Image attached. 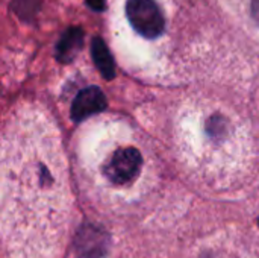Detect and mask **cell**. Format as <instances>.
Segmentation results:
<instances>
[{
    "instance_id": "cell-2",
    "label": "cell",
    "mask_w": 259,
    "mask_h": 258,
    "mask_svg": "<svg viewBox=\"0 0 259 258\" xmlns=\"http://www.w3.org/2000/svg\"><path fill=\"white\" fill-rule=\"evenodd\" d=\"M143 157L135 148H120L117 149L105 167L106 178L117 186H124L132 182L141 172Z\"/></svg>"
},
{
    "instance_id": "cell-3",
    "label": "cell",
    "mask_w": 259,
    "mask_h": 258,
    "mask_svg": "<svg viewBox=\"0 0 259 258\" xmlns=\"http://www.w3.org/2000/svg\"><path fill=\"white\" fill-rule=\"evenodd\" d=\"M108 102L103 91L97 87H88L79 91L71 103V119L74 122H82L94 114L105 111Z\"/></svg>"
},
{
    "instance_id": "cell-7",
    "label": "cell",
    "mask_w": 259,
    "mask_h": 258,
    "mask_svg": "<svg viewBox=\"0 0 259 258\" xmlns=\"http://www.w3.org/2000/svg\"><path fill=\"white\" fill-rule=\"evenodd\" d=\"M87 5L93 9V11H105L106 8V0H87Z\"/></svg>"
},
{
    "instance_id": "cell-4",
    "label": "cell",
    "mask_w": 259,
    "mask_h": 258,
    "mask_svg": "<svg viewBox=\"0 0 259 258\" xmlns=\"http://www.w3.org/2000/svg\"><path fill=\"white\" fill-rule=\"evenodd\" d=\"M83 47V30L80 27H68L56 44V59L68 64L76 59Z\"/></svg>"
},
{
    "instance_id": "cell-6",
    "label": "cell",
    "mask_w": 259,
    "mask_h": 258,
    "mask_svg": "<svg viewBox=\"0 0 259 258\" xmlns=\"http://www.w3.org/2000/svg\"><path fill=\"white\" fill-rule=\"evenodd\" d=\"M79 249L85 257L99 258V254H105V237L96 228H83L79 234Z\"/></svg>"
},
{
    "instance_id": "cell-8",
    "label": "cell",
    "mask_w": 259,
    "mask_h": 258,
    "mask_svg": "<svg viewBox=\"0 0 259 258\" xmlns=\"http://www.w3.org/2000/svg\"><path fill=\"white\" fill-rule=\"evenodd\" d=\"M258 224H259V220H258Z\"/></svg>"
},
{
    "instance_id": "cell-1",
    "label": "cell",
    "mask_w": 259,
    "mask_h": 258,
    "mask_svg": "<svg viewBox=\"0 0 259 258\" xmlns=\"http://www.w3.org/2000/svg\"><path fill=\"white\" fill-rule=\"evenodd\" d=\"M126 15L131 26L144 38H158L165 27L161 8L155 0H127Z\"/></svg>"
},
{
    "instance_id": "cell-5",
    "label": "cell",
    "mask_w": 259,
    "mask_h": 258,
    "mask_svg": "<svg viewBox=\"0 0 259 258\" xmlns=\"http://www.w3.org/2000/svg\"><path fill=\"white\" fill-rule=\"evenodd\" d=\"M91 56H93L96 67L99 68V71L102 73L105 79L111 81L115 78V64H114L112 55L106 43L100 36H94L91 40Z\"/></svg>"
}]
</instances>
